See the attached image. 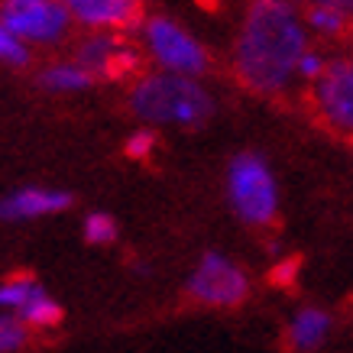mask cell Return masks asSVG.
Returning a JSON list of instances; mask_svg holds the SVG:
<instances>
[{
	"label": "cell",
	"mask_w": 353,
	"mask_h": 353,
	"mask_svg": "<svg viewBox=\"0 0 353 353\" xmlns=\"http://www.w3.org/2000/svg\"><path fill=\"white\" fill-rule=\"evenodd\" d=\"M85 236L88 243H110L117 236V224L108 214H91L85 221Z\"/></svg>",
	"instance_id": "e0dca14e"
},
{
	"label": "cell",
	"mask_w": 353,
	"mask_h": 353,
	"mask_svg": "<svg viewBox=\"0 0 353 353\" xmlns=\"http://www.w3.org/2000/svg\"><path fill=\"white\" fill-rule=\"evenodd\" d=\"M120 46H123L120 36H91V39L81 43V49H78V62H81V68H85L88 75H94V72L104 75Z\"/></svg>",
	"instance_id": "30bf717a"
},
{
	"label": "cell",
	"mask_w": 353,
	"mask_h": 353,
	"mask_svg": "<svg viewBox=\"0 0 353 353\" xmlns=\"http://www.w3.org/2000/svg\"><path fill=\"white\" fill-rule=\"evenodd\" d=\"M305 59V30L285 3H253L234 52V75L259 94H279Z\"/></svg>",
	"instance_id": "6da1fadb"
},
{
	"label": "cell",
	"mask_w": 353,
	"mask_h": 353,
	"mask_svg": "<svg viewBox=\"0 0 353 353\" xmlns=\"http://www.w3.org/2000/svg\"><path fill=\"white\" fill-rule=\"evenodd\" d=\"M308 108L321 120V127L353 139V62L334 59L324 65L318 85L308 94Z\"/></svg>",
	"instance_id": "277c9868"
},
{
	"label": "cell",
	"mask_w": 353,
	"mask_h": 353,
	"mask_svg": "<svg viewBox=\"0 0 353 353\" xmlns=\"http://www.w3.org/2000/svg\"><path fill=\"white\" fill-rule=\"evenodd\" d=\"M308 20L314 30L347 36L353 32V3H314L308 10Z\"/></svg>",
	"instance_id": "8fae6325"
},
{
	"label": "cell",
	"mask_w": 353,
	"mask_h": 353,
	"mask_svg": "<svg viewBox=\"0 0 353 353\" xmlns=\"http://www.w3.org/2000/svg\"><path fill=\"white\" fill-rule=\"evenodd\" d=\"M26 341V331L13 318H0V350H13Z\"/></svg>",
	"instance_id": "d6986e66"
},
{
	"label": "cell",
	"mask_w": 353,
	"mask_h": 353,
	"mask_svg": "<svg viewBox=\"0 0 353 353\" xmlns=\"http://www.w3.org/2000/svg\"><path fill=\"white\" fill-rule=\"evenodd\" d=\"M152 146H156V137H152L150 130H139L137 137L127 143V156L130 159H146L152 152Z\"/></svg>",
	"instance_id": "ffe728a7"
},
{
	"label": "cell",
	"mask_w": 353,
	"mask_h": 353,
	"mask_svg": "<svg viewBox=\"0 0 353 353\" xmlns=\"http://www.w3.org/2000/svg\"><path fill=\"white\" fill-rule=\"evenodd\" d=\"M23 314H26V321H32V324H59L62 321V308L55 305L49 295H46L43 289L36 292L30 301H26V308H23Z\"/></svg>",
	"instance_id": "9a60e30c"
},
{
	"label": "cell",
	"mask_w": 353,
	"mask_h": 353,
	"mask_svg": "<svg viewBox=\"0 0 353 353\" xmlns=\"http://www.w3.org/2000/svg\"><path fill=\"white\" fill-rule=\"evenodd\" d=\"M230 204L246 224H269L276 217V182L256 152H243L227 172Z\"/></svg>",
	"instance_id": "3957f363"
},
{
	"label": "cell",
	"mask_w": 353,
	"mask_h": 353,
	"mask_svg": "<svg viewBox=\"0 0 353 353\" xmlns=\"http://www.w3.org/2000/svg\"><path fill=\"white\" fill-rule=\"evenodd\" d=\"M0 59L3 62H10V65H26V49L20 46V39L17 36H10V30L0 23Z\"/></svg>",
	"instance_id": "ac0fdd59"
},
{
	"label": "cell",
	"mask_w": 353,
	"mask_h": 353,
	"mask_svg": "<svg viewBox=\"0 0 353 353\" xmlns=\"http://www.w3.org/2000/svg\"><path fill=\"white\" fill-rule=\"evenodd\" d=\"M321 72H324L321 55L305 52V59H301V62H299V75H301V78H321Z\"/></svg>",
	"instance_id": "7402d4cb"
},
{
	"label": "cell",
	"mask_w": 353,
	"mask_h": 353,
	"mask_svg": "<svg viewBox=\"0 0 353 353\" xmlns=\"http://www.w3.org/2000/svg\"><path fill=\"white\" fill-rule=\"evenodd\" d=\"M72 204L68 192H46V188H23L13 198L0 201V217L3 221H17V217H36V214H52L65 211Z\"/></svg>",
	"instance_id": "ba28073f"
},
{
	"label": "cell",
	"mask_w": 353,
	"mask_h": 353,
	"mask_svg": "<svg viewBox=\"0 0 353 353\" xmlns=\"http://www.w3.org/2000/svg\"><path fill=\"white\" fill-rule=\"evenodd\" d=\"M130 104L139 117L152 120V123H204L211 117V94L201 85H194L182 75H152L143 85H137Z\"/></svg>",
	"instance_id": "7a4b0ae2"
},
{
	"label": "cell",
	"mask_w": 353,
	"mask_h": 353,
	"mask_svg": "<svg viewBox=\"0 0 353 353\" xmlns=\"http://www.w3.org/2000/svg\"><path fill=\"white\" fill-rule=\"evenodd\" d=\"M188 292L208 305H236L246 299V276L230 259L208 253L201 259V269L188 282Z\"/></svg>",
	"instance_id": "52a82bcc"
},
{
	"label": "cell",
	"mask_w": 353,
	"mask_h": 353,
	"mask_svg": "<svg viewBox=\"0 0 353 353\" xmlns=\"http://www.w3.org/2000/svg\"><path fill=\"white\" fill-rule=\"evenodd\" d=\"M146 39H150L152 55L175 75H201V72L211 68L208 49L194 43L192 36L179 23H172L169 17H152L146 23Z\"/></svg>",
	"instance_id": "5b68a950"
},
{
	"label": "cell",
	"mask_w": 353,
	"mask_h": 353,
	"mask_svg": "<svg viewBox=\"0 0 353 353\" xmlns=\"http://www.w3.org/2000/svg\"><path fill=\"white\" fill-rule=\"evenodd\" d=\"M327 314L318 308H308L301 311L299 318H295V324L289 327V343L292 347H314V343L324 337V331H327Z\"/></svg>",
	"instance_id": "7c38bea8"
},
{
	"label": "cell",
	"mask_w": 353,
	"mask_h": 353,
	"mask_svg": "<svg viewBox=\"0 0 353 353\" xmlns=\"http://www.w3.org/2000/svg\"><path fill=\"white\" fill-rule=\"evenodd\" d=\"M137 68H139V52H137V49H130V46L123 43L117 52H114V59H110V65H108V72H104V75L114 78V81H120V78L133 75Z\"/></svg>",
	"instance_id": "2e32d148"
},
{
	"label": "cell",
	"mask_w": 353,
	"mask_h": 353,
	"mask_svg": "<svg viewBox=\"0 0 353 353\" xmlns=\"http://www.w3.org/2000/svg\"><path fill=\"white\" fill-rule=\"evenodd\" d=\"M0 23L10 30V36L49 43V39H59L68 26V7L46 3V0H10V3H3Z\"/></svg>",
	"instance_id": "8992f818"
},
{
	"label": "cell",
	"mask_w": 353,
	"mask_h": 353,
	"mask_svg": "<svg viewBox=\"0 0 353 353\" xmlns=\"http://www.w3.org/2000/svg\"><path fill=\"white\" fill-rule=\"evenodd\" d=\"M68 10L91 26H137L143 20V7L127 0H75Z\"/></svg>",
	"instance_id": "9c48e42d"
},
{
	"label": "cell",
	"mask_w": 353,
	"mask_h": 353,
	"mask_svg": "<svg viewBox=\"0 0 353 353\" xmlns=\"http://www.w3.org/2000/svg\"><path fill=\"white\" fill-rule=\"evenodd\" d=\"M299 266H301V256H292V259H285V263H279L276 272H272V282H276V285H292Z\"/></svg>",
	"instance_id": "44dd1931"
},
{
	"label": "cell",
	"mask_w": 353,
	"mask_h": 353,
	"mask_svg": "<svg viewBox=\"0 0 353 353\" xmlns=\"http://www.w3.org/2000/svg\"><path fill=\"white\" fill-rule=\"evenodd\" d=\"M39 85L49 88V91H81V88L91 85V75L81 65H55V68L39 75Z\"/></svg>",
	"instance_id": "4fadbf2b"
},
{
	"label": "cell",
	"mask_w": 353,
	"mask_h": 353,
	"mask_svg": "<svg viewBox=\"0 0 353 353\" xmlns=\"http://www.w3.org/2000/svg\"><path fill=\"white\" fill-rule=\"evenodd\" d=\"M39 292V285L32 282L30 272H13L3 285H0V305H7V308H26V301L32 299Z\"/></svg>",
	"instance_id": "5bb4252c"
}]
</instances>
